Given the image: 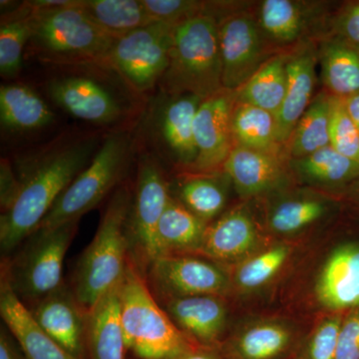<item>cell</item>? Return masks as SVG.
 <instances>
[{
	"mask_svg": "<svg viewBox=\"0 0 359 359\" xmlns=\"http://www.w3.org/2000/svg\"><path fill=\"white\" fill-rule=\"evenodd\" d=\"M94 139L71 142L48 151L20 177V192L0 218V247L4 256L32 235L73 180L88 166Z\"/></svg>",
	"mask_w": 359,
	"mask_h": 359,
	"instance_id": "6da1fadb",
	"label": "cell"
},
{
	"mask_svg": "<svg viewBox=\"0 0 359 359\" xmlns=\"http://www.w3.org/2000/svg\"><path fill=\"white\" fill-rule=\"evenodd\" d=\"M132 199L128 186L118 187L93 240L78 259L71 289L87 313L120 285L128 266L127 221Z\"/></svg>",
	"mask_w": 359,
	"mask_h": 359,
	"instance_id": "7a4b0ae2",
	"label": "cell"
},
{
	"mask_svg": "<svg viewBox=\"0 0 359 359\" xmlns=\"http://www.w3.org/2000/svg\"><path fill=\"white\" fill-rule=\"evenodd\" d=\"M118 292L125 342L137 358L176 359L202 347L177 327L130 261Z\"/></svg>",
	"mask_w": 359,
	"mask_h": 359,
	"instance_id": "3957f363",
	"label": "cell"
},
{
	"mask_svg": "<svg viewBox=\"0 0 359 359\" xmlns=\"http://www.w3.org/2000/svg\"><path fill=\"white\" fill-rule=\"evenodd\" d=\"M168 94L204 100L224 88L219 22L200 14L175 27L170 62L160 83Z\"/></svg>",
	"mask_w": 359,
	"mask_h": 359,
	"instance_id": "277c9868",
	"label": "cell"
},
{
	"mask_svg": "<svg viewBox=\"0 0 359 359\" xmlns=\"http://www.w3.org/2000/svg\"><path fill=\"white\" fill-rule=\"evenodd\" d=\"M32 8L29 42L40 57L59 65H103L116 39L90 20L79 0L53 8Z\"/></svg>",
	"mask_w": 359,
	"mask_h": 359,
	"instance_id": "5b68a950",
	"label": "cell"
},
{
	"mask_svg": "<svg viewBox=\"0 0 359 359\" xmlns=\"http://www.w3.org/2000/svg\"><path fill=\"white\" fill-rule=\"evenodd\" d=\"M78 222L39 229L26 238L13 259L2 263L1 275L28 309L65 283L63 263L76 235Z\"/></svg>",
	"mask_w": 359,
	"mask_h": 359,
	"instance_id": "8992f818",
	"label": "cell"
},
{
	"mask_svg": "<svg viewBox=\"0 0 359 359\" xmlns=\"http://www.w3.org/2000/svg\"><path fill=\"white\" fill-rule=\"evenodd\" d=\"M131 158L129 134L118 132L108 137L88 166L61 194L36 230L79 221L119 185L128 171Z\"/></svg>",
	"mask_w": 359,
	"mask_h": 359,
	"instance_id": "52a82bcc",
	"label": "cell"
},
{
	"mask_svg": "<svg viewBox=\"0 0 359 359\" xmlns=\"http://www.w3.org/2000/svg\"><path fill=\"white\" fill-rule=\"evenodd\" d=\"M175 27L155 22L116 39L103 65L114 68L136 91H149L169 66Z\"/></svg>",
	"mask_w": 359,
	"mask_h": 359,
	"instance_id": "ba28073f",
	"label": "cell"
},
{
	"mask_svg": "<svg viewBox=\"0 0 359 359\" xmlns=\"http://www.w3.org/2000/svg\"><path fill=\"white\" fill-rule=\"evenodd\" d=\"M170 199L169 185L159 165L152 158H144L139 165L127 221L130 262L143 276L157 257L158 224Z\"/></svg>",
	"mask_w": 359,
	"mask_h": 359,
	"instance_id": "9c48e42d",
	"label": "cell"
},
{
	"mask_svg": "<svg viewBox=\"0 0 359 359\" xmlns=\"http://www.w3.org/2000/svg\"><path fill=\"white\" fill-rule=\"evenodd\" d=\"M149 289L161 302L197 295L226 297L231 292L229 271L204 257H160L145 273Z\"/></svg>",
	"mask_w": 359,
	"mask_h": 359,
	"instance_id": "30bf717a",
	"label": "cell"
},
{
	"mask_svg": "<svg viewBox=\"0 0 359 359\" xmlns=\"http://www.w3.org/2000/svg\"><path fill=\"white\" fill-rule=\"evenodd\" d=\"M236 101V91L223 88L201 102L194 125L196 172L209 174L224 167L235 147L231 118Z\"/></svg>",
	"mask_w": 359,
	"mask_h": 359,
	"instance_id": "8fae6325",
	"label": "cell"
},
{
	"mask_svg": "<svg viewBox=\"0 0 359 359\" xmlns=\"http://www.w3.org/2000/svg\"><path fill=\"white\" fill-rule=\"evenodd\" d=\"M219 40L223 87L237 91L264 63L261 29L249 14H231L219 23Z\"/></svg>",
	"mask_w": 359,
	"mask_h": 359,
	"instance_id": "7c38bea8",
	"label": "cell"
},
{
	"mask_svg": "<svg viewBox=\"0 0 359 359\" xmlns=\"http://www.w3.org/2000/svg\"><path fill=\"white\" fill-rule=\"evenodd\" d=\"M313 297L325 313H346L359 308V243L337 245L316 276Z\"/></svg>",
	"mask_w": 359,
	"mask_h": 359,
	"instance_id": "4fadbf2b",
	"label": "cell"
},
{
	"mask_svg": "<svg viewBox=\"0 0 359 359\" xmlns=\"http://www.w3.org/2000/svg\"><path fill=\"white\" fill-rule=\"evenodd\" d=\"M302 339L292 321L261 318L241 325L219 351L226 359H285L294 354Z\"/></svg>",
	"mask_w": 359,
	"mask_h": 359,
	"instance_id": "5bb4252c",
	"label": "cell"
},
{
	"mask_svg": "<svg viewBox=\"0 0 359 359\" xmlns=\"http://www.w3.org/2000/svg\"><path fill=\"white\" fill-rule=\"evenodd\" d=\"M28 309L39 327L59 346L77 358L85 359L88 313L70 287L63 283Z\"/></svg>",
	"mask_w": 359,
	"mask_h": 359,
	"instance_id": "9a60e30c",
	"label": "cell"
},
{
	"mask_svg": "<svg viewBox=\"0 0 359 359\" xmlns=\"http://www.w3.org/2000/svg\"><path fill=\"white\" fill-rule=\"evenodd\" d=\"M264 247L249 212L233 209L208 224L198 255L219 264L233 266Z\"/></svg>",
	"mask_w": 359,
	"mask_h": 359,
	"instance_id": "2e32d148",
	"label": "cell"
},
{
	"mask_svg": "<svg viewBox=\"0 0 359 359\" xmlns=\"http://www.w3.org/2000/svg\"><path fill=\"white\" fill-rule=\"evenodd\" d=\"M177 327L195 344L219 348L229 325V309L224 297L197 295L163 302Z\"/></svg>",
	"mask_w": 359,
	"mask_h": 359,
	"instance_id": "e0dca14e",
	"label": "cell"
},
{
	"mask_svg": "<svg viewBox=\"0 0 359 359\" xmlns=\"http://www.w3.org/2000/svg\"><path fill=\"white\" fill-rule=\"evenodd\" d=\"M48 94L59 107L83 121L111 124L123 115L121 104L112 92L92 78H57L48 84Z\"/></svg>",
	"mask_w": 359,
	"mask_h": 359,
	"instance_id": "ac0fdd59",
	"label": "cell"
},
{
	"mask_svg": "<svg viewBox=\"0 0 359 359\" xmlns=\"http://www.w3.org/2000/svg\"><path fill=\"white\" fill-rule=\"evenodd\" d=\"M0 314L26 359H79L59 346L39 327L4 275L0 278Z\"/></svg>",
	"mask_w": 359,
	"mask_h": 359,
	"instance_id": "d6986e66",
	"label": "cell"
},
{
	"mask_svg": "<svg viewBox=\"0 0 359 359\" xmlns=\"http://www.w3.org/2000/svg\"><path fill=\"white\" fill-rule=\"evenodd\" d=\"M316 52L304 47L287 55V86L285 100L276 115L280 143H287L302 116L313 101L316 86Z\"/></svg>",
	"mask_w": 359,
	"mask_h": 359,
	"instance_id": "ffe728a7",
	"label": "cell"
},
{
	"mask_svg": "<svg viewBox=\"0 0 359 359\" xmlns=\"http://www.w3.org/2000/svg\"><path fill=\"white\" fill-rule=\"evenodd\" d=\"M226 176L243 197L269 192L285 177L282 164L273 153L235 145L224 165Z\"/></svg>",
	"mask_w": 359,
	"mask_h": 359,
	"instance_id": "44dd1931",
	"label": "cell"
},
{
	"mask_svg": "<svg viewBox=\"0 0 359 359\" xmlns=\"http://www.w3.org/2000/svg\"><path fill=\"white\" fill-rule=\"evenodd\" d=\"M118 287L104 295L88 313L86 351L90 359H125L127 346L120 318Z\"/></svg>",
	"mask_w": 359,
	"mask_h": 359,
	"instance_id": "7402d4cb",
	"label": "cell"
},
{
	"mask_svg": "<svg viewBox=\"0 0 359 359\" xmlns=\"http://www.w3.org/2000/svg\"><path fill=\"white\" fill-rule=\"evenodd\" d=\"M208 224L171 197L161 217L156 235L157 257L199 252Z\"/></svg>",
	"mask_w": 359,
	"mask_h": 359,
	"instance_id": "603a6c76",
	"label": "cell"
},
{
	"mask_svg": "<svg viewBox=\"0 0 359 359\" xmlns=\"http://www.w3.org/2000/svg\"><path fill=\"white\" fill-rule=\"evenodd\" d=\"M294 248L292 243L280 241L266 245L244 261L231 266L229 271L231 292H259L271 285L292 261Z\"/></svg>",
	"mask_w": 359,
	"mask_h": 359,
	"instance_id": "cb8c5ba5",
	"label": "cell"
},
{
	"mask_svg": "<svg viewBox=\"0 0 359 359\" xmlns=\"http://www.w3.org/2000/svg\"><path fill=\"white\" fill-rule=\"evenodd\" d=\"M321 78L330 95L337 98L359 93V46L337 35L323 41L318 55Z\"/></svg>",
	"mask_w": 359,
	"mask_h": 359,
	"instance_id": "d4e9b609",
	"label": "cell"
},
{
	"mask_svg": "<svg viewBox=\"0 0 359 359\" xmlns=\"http://www.w3.org/2000/svg\"><path fill=\"white\" fill-rule=\"evenodd\" d=\"M202 99L191 94L174 96L161 116L165 143L181 164L192 166L197 159L194 125Z\"/></svg>",
	"mask_w": 359,
	"mask_h": 359,
	"instance_id": "484cf974",
	"label": "cell"
},
{
	"mask_svg": "<svg viewBox=\"0 0 359 359\" xmlns=\"http://www.w3.org/2000/svg\"><path fill=\"white\" fill-rule=\"evenodd\" d=\"M0 120L6 130L29 132L50 125L54 114L43 99L29 87L21 84L2 85Z\"/></svg>",
	"mask_w": 359,
	"mask_h": 359,
	"instance_id": "4316f807",
	"label": "cell"
},
{
	"mask_svg": "<svg viewBox=\"0 0 359 359\" xmlns=\"http://www.w3.org/2000/svg\"><path fill=\"white\" fill-rule=\"evenodd\" d=\"M287 55L264 61L259 70L236 91L237 102L250 104L276 116L285 100L287 86Z\"/></svg>",
	"mask_w": 359,
	"mask_h": 359,
	"instance_id": "83f0119b",
	"label": "cell"
},
{
	"mask_svg": "<svg viewBox=\"0 0 359 359\" xmlns=\"http://www.w3.org/2000/svg\"><path fill=\"white\" fill-rule=\"evenodd\" d=\"M79 7L115 39L155 23L142 0H79Z\"/></svg>",
	"mask_w": 359,
	"mask_h": 359,
	"instance_id": "f1b7e54d",
	"label": "cell"
},
{
	"mask_svg": "<svg viewBox=\"0 0 359 359\" xmlns=\"http://www.w3.org/2000/svg\"><path fill=\"white\" fill-rule=\"evenodd\" d=\"M290 167L304 181L314 185L344 186L359 179V165L332 145L306 157L290 159Z\"/></svg>",
	"mask_w": 359,
	"mask_h": 359,
	"instance_id": "f546056e",
	"label": "cell"
},
{
	"mask_svg": "<svg viewBox=\"0 0 359 359\" xmlns=\"http://www.w3.org/2000/svg\"><path fill=\"white\" fill-rule=\"evenodd\" d=\"M330 94L321 93L311 101L287 142L292 159L306 157L330 145Z\"/></svg>",
	"mask_w": 359,
	"mask_h": 359,
	"instance_id": "4dcf8cb0",
	"label": "cell"
},
{
	"mask_svg": "<svg viewBox=\"0 0 359 359\" xmlns=\"http://www.w3.org/2000/svg\"><path fill=\"white\" fill-rule=\"evenodd\" d=\"M330 211L327 201L311 196L287 198L269 212L268 226L280 237H292L314 226Z\"/></svg>",
	"mask_w": 359,
	"mask_h": 359,
	"instance_id": "1f68e13d",
	"label": "cell"
},
{
	"mask_svg": "<svg viewBox=\"0 0 359 359\" xmlns=\"http://www.w3.org/2000/svg\"><path fill=\"white\" fill-rule=\"evenodd\" d=\"M231 129L236 145L273 153L280 144L276 116L250 104L236 101Z\"/></svg>",
	"mask_w": 359,
	"mask_h": 359,
	"instance_id": "d6a6232c",
	"label": "cell"
},
{
	"mask_svg": "<svg viewBox=\"0 0 359 359\" xmlns=\"http://www.w3.org/2000/svg\"><path fill=\"white\" fill-rule=\"evenodd\" d=\"M179 202L209 224L218 218L226 203V185L211 174L186 177L178 187Z\"/></svg>",
	"mask_w": 359,
	"mask_h": 359,
	"instance_id": "836d02e7",
	"label": "cell"
},
{
	"mask_svg": "<svg viewBox=\"0 0 359 359\" xmlns=\"http://www.w3.org/2000/svg\"><path fill=\"white\" fill-rule=\"evenodd\" d=\"M32 8L27 2L2 18L0 26V73L11 79L22 67V53L32 34Z\"/></svg>",
	"mask_w": 359,
	"mask_h": 359,
	"instance_id": "e575fe53",
	"label": "cell"
},
{
	"mask_svg": "<svg viewBox=\"0 0 359 359\" xmlns=\"http://www.w3.org/2000/svg\"><path fill=\"white\" fill-rule=\"evenodd\" d=\"M304 13L297 2L264 0L259 8V25L266 36L278 43H290L301 36Z\"/></svg>",
	"mask_w": 359,
	"mask_h": 359,
	"instance_id": "d590c367",
	"label": "cell"
},
{
	"mask_svg": "<svg viewBox=\"0 0 359 359\" xmlns=\"http://www.w3.org/2000/svg\"><path fill=\"white\" fill-rule=\"evenodd\" d=\"M344 313H325L297 347L292 359H335Z\"/></svg>",
	"mask_w": 359,
	"mask_h": 359,
	"instance_id": "8d00e7d4",
	"label": "cell"
},
{
	"mask_svg": "<svg viewBox=\"0 0 359 359\" xmlns=\"http://www.w3.org/2000/svg\"><path fill=\"white\" fill-rule=\"evenodd\" d=\"M330 145L359 165V131L347 114L341 98L332 96Z\"/></svg>",
	"mask_w": 359,
	"mask_h": 359,
	"instance_id": "74e56055",
	"label": "cell"
},
{
	"mask_svg": "<svg viewBox=\"0 0 359 359\" xmlns=\"http://www.w3.org/2000/svg\"><path fill=\"white\" fill-rule=\"evenodd\" d=\"M146 11L154 22L177 26L184 21L205 14L204 2L190 0H142Z\"/></svg>",
	"mask_w": 359,
	"mask_h": 359,
	"instance_id": "f35d334b",
	"label": "cell"
},
{
	"mask_svg": "<svg viewBox=\"0 0 359 359\" xmlns=\"http://www.w3.org/2000/svg\"><path fill=\"white\" fill-rule=\"evenodd\" d=\"M335 359H359V308L344 313Z\"/></svg>",
	"mask_w": 359,
	"mask_h": 359,
	"instance_id": "ab89813d",
	"label": "cell"
},
{
	"mask_svg": "<svg viewBox=\"0 0 359 359\" xmlns=\"http://www.w3.org/2000/svg\"><path fill=\"white\" fill-rule=\"evenodd\" d=\"M340 36L359 46V2L349 4L337 21Z\"/></svg>",
	"mask_w": 359,
	"mask_h": 359,
	"instance_id": "60d3db41",
	"label": "cell"
},
{
	"mask_svg": "<svg viewBox=\"0 0 359 359\" xmlns=\"http://www.w3.org/2000/svg\"><path fill=\"white\" fill-rule=\"evenodd\" d=\"M1 189H0V203L2 212H6L13 204L20 192V179L15 178L8 163H1Z\"/></svg>",
	"mask_w": 359,
	"mask_h": 359,
	"instance_id": "b9f144b4",
	"label": "cell"
},
{
	"mask_svg": "<svg viewBox=\"0 0 359 359\" xmlns=\"http://www.w3.org/2000/svg\"><path fill=\"white\" fill-rule=\"evenodd\" d=\"M0 359H26L18 340L6 325L0 330Z\"/></svg>",
	"mask_w": 359,
	"mask_h": 359,
	"instance_id": "7bdbcfd3",
	"label": "cell"
},
{
	"mask_svg": "<svg viewBox=\"0 0 359 359\" xmlns=\"http://www.w3.org/2000/svg\"><path fill=\"white\" fill-rule=\"evenodd\" d=\"M176 359H226L219 348H208V347H199L192 353Z\"/></svg>",
	"mask_w": 359,
	"mask_h": 359,
	"instance_id": "ee69618b",
	"label": "cell"
},
{
	"mask_svg": "<svg viewBox=\"0 0 359 359\" xmlns=\"http://www.w3.org/2000/svg\"><path fill=\"white\" fill-rule=\"evenodd\" d=\"M341 99L344 101L347 114L353 120L354 125L359 131V93Z\"/></svg>",
	"mask_w": 359,
	"mask_h": 359,
	"instance_id": "f6af8a7d",
	"label": "cell"
}]
</instances>
